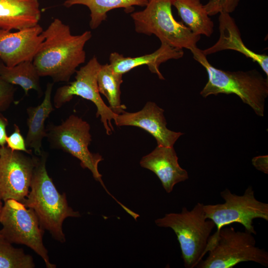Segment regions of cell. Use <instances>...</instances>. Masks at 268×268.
<instances>
[{
  "mask_svg": "<svg viewBox=\"0 0 268 268\" xmlns=\"http://www.w3.org/2000/svg\"><path fill=\"white\" fill-rule=\"evenodd\" d=\"M2 201L0 198V213H1V210H2L3 204Z\"/></svg>",
  "mask_w": 268,
  "mask_h": 268,
  "instance_id": "f1b7e54d",
  "label": "cell"
},
{
  "mask_svg": "<svg viewBox=\"0 0 268 268\" xmlns=\"http://www.w3.org/2000/svg\"><path fill=\"white\" fill-rule=\"evenodd\" d=\"M184 54L182 49L161 43L160 47L154 52L139 57H125L117 52L111 53L109 64L115 72L123 75L136 67L146 65L149 70L157 74L160 79H164L159 70L160 65L169 60L182 58Z\"/></svg>",
  "mask_w": 268,
  "mask_h": 268,
  "instance_id": "2e32d148",
  "label": "cell"
},
{
  "mask_svg": "<svg viewBox=\"0 0 268 268\" xmlns=\"http://www.w3.org/2000/svg\"><path fill=\"white\" fill-rule=\"evenodd\" d=\"M101 65L97 58L93 56L85 65L76 71L75 80L57 89L54 105L56 108H60L69 102L74 96L90 101L96 107V117H100L106 134L110 135L114 130L112 121H114L117 115L106 105L98 90L97 77Z\"/></svg>",
  "mask_w": 268,
  "mask_h": 268,
  "instance_id": "30bf717a",
  "label": "cell"
},
{
  "mask_svg": "<svg viewBox=\"0 0 268 268\" xmlns=\"http://www.w3.org/2000/svg\"><path fill=\"white\" fill-rule=\"evenodd\" d=\"M53 83L47 84L45 96L42 103L35 107L30 106L26 109L28 118V132L25 139L27 148L33 149L35 153L40 156L42 153V143L47 136L45 126L46 120L54 110L51 101Z\"/></svg>",
  "mask_w": 268,
  "mask_h": 268,
  "instance_id": "ac0fdd59",
  "label": "cell"
},
{
  "mask_svg": "<svg viewBox=\"0 0 268 268\" xmlns=\"http://www.w3.org/2000/svg\"><path fill=\"white\" fill-rule=\"evenodd\" d=\"M0 75L7 82L20 86L25 95L30 90H35L40 96L43 94L40 76L32 61H24L9 67L0 60Z\"/></svg>",
  "mask_w": 268,
  "mask_h": 268,
  "instance_id": "44dd1931",
  "label": "cell"
},
{
  "mask_svg": "<svg viewBox=\"0 0 268 268\" xmlns=\"http://www.w3.org/2000/svg\"><path fill=\"white\" fill-rule=\"evenodd\" d=\"M32 257L15 248L0 231V268H33Z\"/></svg>",
  "mask_w": 268,
  "mask_h": 268,
  "instance_id": "603a6c76",
  "label": "cell"
},
{
  "mask_svg": "<svg viewBox=\"0 0 268 268\" xmlns=\"http://www.w3.org/2000/svg\"><path fill=\"white\" fill-rule=\"evenodd\" d=\"M204 204L198 202L189 210L186 207L180 213L165 214L155 220L160 227L170 228L177 236L185 268H196L206 254L214 222L207 219Z\"/></svg>",
  "mask_w": 268,
  "mask_h": 268,
  "instance_id": "277c9868",
  "label": "cell"
},
{
  "mask_svg": "<svg viewBox=\"0 0 268 268\" xmlns=\"http://www.w3.org/2000/svg\"><path fill=\"white\" fill-rule=\"evenodd\" d=\"M173 0H148L145 8L131 14L135 31L154 35L161 43L174 48L191 49L197 47L201 36L197 35L182 22L177 21L172 12Z\"/></svg>",
  "mask_w": 268,
  "mask_h": 268,
  "instance_id": "8992f818",
  "label": "cell"
},
{
  "mask_svg": "<svg viewBox=\"0 0 268 268\" xmlns=\"http://www.w3.org/2000/svg\"><path fill=\"white\" fill-rule=\"evenodd\" d=\"M220 195L224 200L223 203L203 205L206 218L212 220L217 228L210 237L215 236L221 228L233 223L241 224L245 230L256 235L253 220L268 221V204L256 199L251 186L242 195L233 194L227 188Z\"/></svg>",
  "mask_w": 268,
  "mask_h": 268,
  "instance_id": "ba28073f",
  "label": "cell"
},
{
  "mask_svg": "<svg viewBox=\"0 0 268 268\" xmlns=\"http://www.w3.org/2000/svg\"><path fill=\"white\" fill-rule=\"evenodd\" d=\"M148 0H66L63 5L66 7L79 4L87 6L90 10L89 27L97 28L107 18L108 11L123 8L127 13H132L134 6H145Z\"/></svg>",
  "mask_w": 268,
  "mask_h": 268,
  "instance_id": "ffe728a7",
  "label": "cell"
},
{
  "mask_svg": "<svg viewBox=\"0 0 268 268\" xmlns=\"http://www.w3.org/2000/svg\"><path fill=\"white\" fill-rule=\"evenodd\" d=\"M38 157L0 146V198L23 202L28 195Z\"/></svg>",
  "mask_w": 268,
  "mask_h": 268,
  "instance_id": "8fae6325",
  "label": "cell"
},
{
  "mask_svg": "<svg viewBox=\"0 0 268 268\" xmlns=\"http://www.w3.org/2000/svg\"><path fill=\"white\" fill-rule=\"evenodd\" d=\"M252 163L258 170L268 174V155L254 157L252 160Z\"/></svg>",
  "mask_w": 268,
  "mask_h": 268,
  "instance_id": "4316f807",
  "label": "cell"
},
{
  "mask_svg": "<svg viewBox=\"0 0 268 268\" xmlns=\"http://www.w3.org/2000/svg\"><path fill=\"white\" fill-rule=\"evenodd\" d=\"M16 88L0 75V112L6 111L14 101Z\"/></svg>",
  "mask_w": 268,
  "mask_h": 268,
  "instance_id": "d4e9b609",
  "label": "cell"
},
{
  "mask_svg": "<svg viewBox=\"0 0 268 268\" xmlns=\"http://www.w3.org/2000/svg\"><path fill=\"white\" fill-rule=\"evenodd\" d=\"M195 60L206 71L208 80L200 92L203 97L219 94H234L250 106L259 116L263 117L268 96V77L265 78L256 69L247 71H225L213 67L202 50H190Z\"/></svg>",
  "mask_w": 268,
  "mask_h": 268,
  "instance_id": "7a4b0ae2",
  "label": "cell"
},
{
  "mask_svg": "<svg viewBox=\"0 0 268 268\" xmlns=\"http://www.w3.org/2000/svg\"><path fill=\"white\" fill-rule=\"evenodd\" d=\"M164 111L155 103L149 101L137 112L125 111L117 115L114 122L119 127L134 126L144 130L155 138L157 145L173 147L183 134L172 131L167 128Z\"/></svg>",
  "mask_w": 268,
  "mask_h": 268,
  "instance_id": "4fadbf2b",
  "label": "cell"
},
{
  "mask_svg": "<svg viewBox=\"0 0 268 268\" xmlns=\"http://www.w3.org/2000/svg\"><path fill=\"white\" fill-rule=\"evenodd\" d=\"M6 146L14 151L23 152L32 155V150L26 147L25 140L20 133L19 127L14 124V132L6 138Z\"/></svg>",
  "mask_w": 268,
  "mask_h": 268,
  "instance_id": "484cf974",
  "label": "cell"
},
{
  "mask_svg": "<svg viewBox=\"0 0 268 268\" xmlns=\"http://www.w3.org/2000/svg\"><path fill=\"white\" fill-rule=\"evenodd\" d=\"M182 22L197 35L210 37L214 23L200 0H173Z\"/></svg>",
  "mask_w": 268,
  "mask_h": 268,
  "instance_id": "d6986e66",
  "label": "cell"
},
{
  "mask_svg": "<svg viewBox=\"0 0 268 268\" xmlns=\"http://www.w3.org/2000/svg\"><path fill=\"white\" fill-rule=\"evenodd\" d=\"M50 145L69 153L80 161L83 169H88L94 179L99 182L105 191L120 206L123 205L108 191L98 170V164L103 160L99 153L90 151L88 146L92 140L89 124L75 115H70L61 124L49 125L46 129Z\"/></svg>",
  "mask_w": 268,
  "mask_h": 268,
  "instance_id": "52a82bcc",
  "label": "cell"
},
{
  "mask_svg": "<svg viewBox=\"0 0 268 268\" xmlns=\"http://www.w3.org/2000/svg\"><path fill=\"white\" fill-rule=\"evenodd\" d=\"M240 0H209L203 5L209 16H212L221 12L230 13L238 5Z\"/></svg>",
  "mask_w": 268,
  "mask_h": 268,
  "instance_id": "cb8c5ba5",
  "label": "cell"
},
{
  "mask_svg": "<svg viewBox=\"0 0 268 268\" xmlns=\"http://www.w3.org/2000/svg\"><path fill=\"white\" fill-rule=\"evenodd\" d=\"M254 234L247 230L236 231L223 227L217 234L210 236L206 252L208 255L197 265L198 268H232L245 262L268 266V253L256 246Z\"/></svg>",
  "mask_w": 268,
  "mask_h": 268,
  "instance_id": "5b68a950",
  "label": "cell"
},
{
  "mask_svg": "<svg viewBox=\"0 0 268 268\" xmlns=\"http://www.w3.org/2000/svg\"><path fill=\"white\" fill-rule=\"evenodd\" d=\"M139 164L157 176L167 193L172 192L177 184L189 178L187 171L179 164L174 147L157 145L150 153L142 157Z\"/></svg>",
  "mask_w": 268,
  "mask_h": 268,
  "instance_id": "5bb4252c",
  "label": "cell"
},
{
  "mask_svg": "<svg viewBox=\"0 0 268 268\" xmlns=\"http://www.w3.org/2000/svg\"><path fill=\"white\" fill-rule=\"evenodd\" d=\"M42 34L44 40L32 60L39 75L50 76L54 82H68L79 66L85 63L84 48L91 32L72 35L69 26L56 18Z\"/></svg>",
  "mask_w": 268,
  "mask_h": 268,
  "instance_id": "6da1fadb",
  "label": "cell"
},
{
  "mask_svg": "<svg viewBox=\"0 0 268 268\" xmlns=\"http://www.w3.org/2000/svg\"><path fill=\"white\" fill-rule=\"evenodd\" d=\"M97 82L99 93L107 98L112 111L116 115L125 112L126 107L121 101L120 86L123 82V74L115 72L110 64L101 65Z\"/></svg>",
  "mask_w": 268,
  "mask_h": 268,
  "instance_id": "7402d4cb",
  "label": "cell"
},
{
  "mask_svg": "<svg viewBox=\"0 0 268 268\" xmlns=\"http://www.w3.org/2000/svg\"><path fill=\"white\" fill-rule=\"evenodd\" d=\"M47 154L44 151L38 157L29 193L22 203L34 211L43 229L64 243V221L68 217H78L80 214L68 205L66 195L58 192L47 172Z\"/></svg>",
  "mask_w": 268,
  "mask_h": 268,
  "instance_id": "3957f363",
  "label": "cell"
},
{
  "mask_svg": "<svg viewBox=\"0 0 268 268\" xmlns=\"http://www.w3.org/2000/svg\"><path fill=\"white\" fill-rule=\"evenodd\" d=\"M8 125L7 119L0 113V146H4L6 144V138L7 136L6 127Z\"/></svg>",
  "mask_w": 268,
  "mask_h": 268,
  "instance_id": "83f0119b",
  "label": "cell"
},
{
  "mask_svg": "<svg viewBox=\"0 0 268 268\" xmlns=\"http://www.w3.org/2000/svg\"><path fill=\"white\" fill-rule=\"evenodd\" d=\"M218 22V40L211 46L201 50L202 53L207 56L227 50L237 51L257 63L268 77V55L255 53L244 44L240 30L230 13H220Z\"/></svg>",
  "mask_w": 268,
  "mask_h": 268,
  "instance_id": "9a60e30c",
  "label": "cell"
},
{
  "mask_svg": "<svg viewBox=\"0 0 268 268\" xmlns=\"http://www.w3.org/2000/svg\"><path fill=\"white\" fill-rule=\"evenodd\" d=\"M0 231L9 242L27 246L42 258L47 268H56L50 261L43 241L44 229L32 209L16 200H6L0 214Z\"/></svg>",
  "mask_w": 268,
  "mask_h": 268,
  "instance_id": "9c48e42d",
  "label": "cell"
},
{
  "mask_svg": "<svg viewBox=\"0 0 268 268\" xmlns=\"http://www.w3.org/2000/svg\"><path fill=\"white\" fill-rule=\"evenodd\" d=\"M38 0H0V28L19 30L39 24Z\"/></svg>",
  "mask_w": 268,
  "mask_h": 268,
  "instance_id": "e0dca14e",
  "label": "cell"
},
{
  "mask_svg": "<svg viewBox=\"0 0 268 268\" xmlns=\"http://www.w3.org/2000/svg\"><path fill=\"white\" fill-rule=\"evenodd\" d=\"M43 31L39 24L13 32L0 28V60L9 67L32 61L44 40Z\"/></svg>",
  "mask_w": 268,
  "mask_h": 268,
  "instance_id": "7c38bea8",
  "label": "cell"
}]
</instances>
